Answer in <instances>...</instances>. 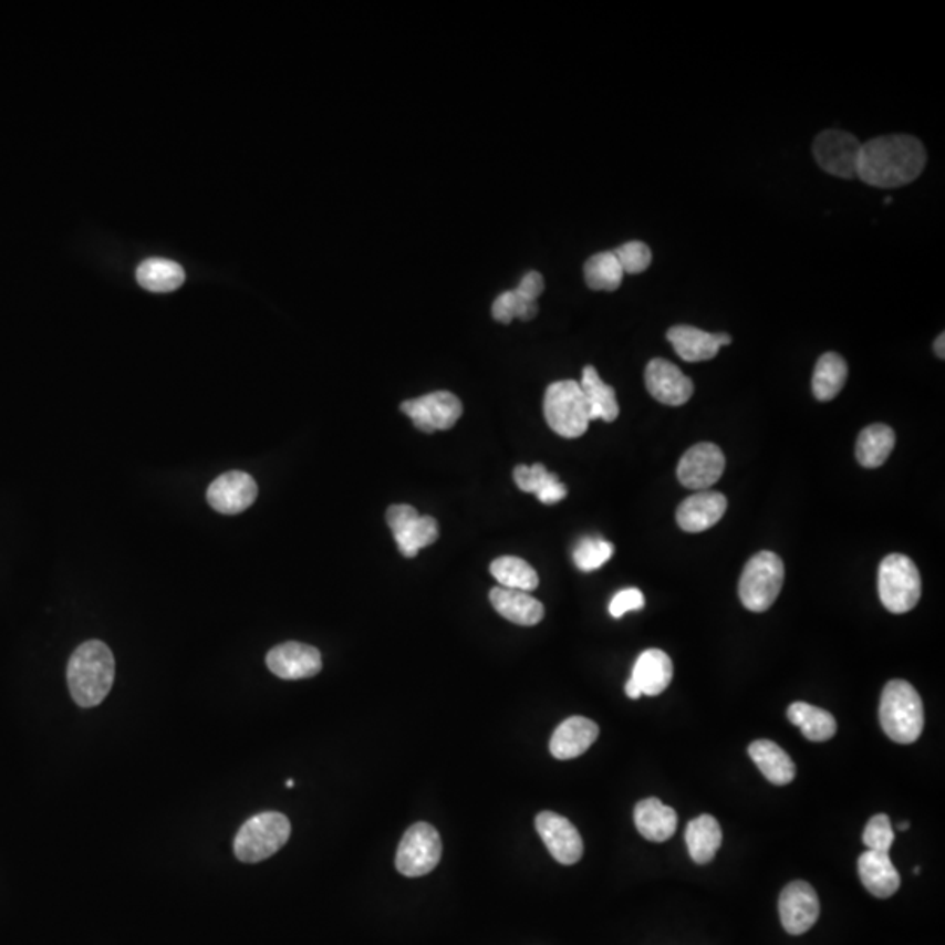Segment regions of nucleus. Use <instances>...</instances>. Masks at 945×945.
Masks as SVG:
<instances>
[{
  "label": "nucleus",
  "instance_id": "obj_26",
  "mask_svg": "<svg viewBox=\"0 0 945 945\" xmlns=\"http://www.w3.org/2000/svg\"><path fill=\"white\" fill-rule=\"evenodd\" d=\"M513 480L522 492L534 494L543 505H557L568 496V489L555 472H550L540 463L517 466L513 469Z\"/></svg>",
  "mask_w": 945,
  "mask_h": 945
},
{
  "label": "nucleus",
  "instance_id": "obj_38",
  "mask_svg": "<svg viewBox=\"0 0 945 945\" xmlns=\"http://www.w3.org/2000/svg\"><path fill=\"white\" fill-rule=\"evenodd\" d=\"M613 252H615L619 263L624 268V273L636 276V273L648 270L650 264H652L653 256L650 247L644 242H637V240L624 243Z\"/></svg>",
  "mask_w": 945,
  "mask_h": 945
},
{
  "label": "nucleus",
  "instance_id": "obj_2",
  "mask_svg": "<svg viewBox=\"0 0 945 945\" xmlns=\"http://www.w3.org/2000/svg\"><path fill=\"white\" fill-rule=\"evenodd\" d=\"M116 664L107 644L86 641L72 653L68 667L69 690L81 707H95L113 688Z\"/></svg>",
  "mask_w": 945,
  "mask_h": 945
},
{
  "label": "nucleus",
  "instance_id": "obj_14",
  "mask_svg": "<svg viewBox=\"0 0 945 945\" xmlns=\"http://www.w3.org/2000/svg\"><path fill=\"white\" fill-rule=\"evenodd\" d=\"M536 830L557 862L574 865L582 860V835L564 816L552 811L540 812L536 816Z\"/></svg>",
  "mask_w": 945,
  "mask_h": 945
},
{
  "label": "nucleus",
  "instance_id": "obj_19",
  "mask_svg": "<svg viewBox=\"0 0 945 945\" xmlns=\"http://www.w3.org/2000/svg\"><path fill=\"white\" fill-rule=\"evenodd\" d=\"M667 340L674 351L688 363L709 361L718 354L719 349L730 345L733 336L728 333H707L694 326H674L667 331Z\"/></svg>",
  "mask_w": 945,
  "mask_h": 945
},
{
  "label": "nucleus",
  "instance_id": "obj_22",
  "mask_svg": "<svg viewBox=\"0 0 945 945\" xmlns=\"http://www.w3.org/2000/svg\"><path fill=\"white\" fill-rule=\"evenodd\" d=\"M674 676L673 661L662 650H646L637 657L632 669V682L636 683L641 694L661 695L671 685Z\"/></svg>",
  "mask_w": 945,
  "mask_h": 945
},
{
  "label": "nucleus",
  "instance_id": "obj_33",
  "mask_svg": "<svg viewBox=\"0 0 945 945\" xmlns=\"http://www.w3.org/2000/svg\"><path fill=\"white\" fill-rule=\"evenodd\" d=\"M490 573L498 580L502 589L522 590L532 592L540 585V578L532 565L520 559V557H499L490 564Z\"/></svg>",
  "mask_w": 945,
  "mask_h": 945
},
{
  "label": "nucleus",
  "instance_id": "obj_3",
  "mask_svg": "<svg viewBox=\"0 0 945 945\" xmlns=\"http://www.w3.org/2000/svg\"><path fill=\"white\" fill-rule=\"evenodd\" d=\"M879 719L886 736L899 745H912L925 727V707L911 683L893 679L884 686Z\"/></svg>",
  "mask_w": 945,
  "mask_h": 945
},
{
  "label": "nucleus",
  "instance_id": "obj_25",
  "mask_svg": "<svg viewBox=\"0 0 945 945\" xmlns=\"http://www.w3.org/2000/svg\"><path fill=\"white\" fill-rule=\"evenodd\" d=\"M749 757L757 764L767 781L778 787L790 785L797 775V767L790 755L772 740L760 739L751 742L748 748Z\"/></svg>",
  "mask_w": 945,
  "mask_h": 945
},
{
  "label": "nucleus",
  "instance_id": "obj_24",
  "mask_svg": "<svg viewBox=\"0 0 945 945\" xmlns=\"http://www.w3.org/2000/svg\"><path fill=\"white\" fill-rule=\"evenodd\" d=\"M634 821H636L637 832L646 841L652 842L669 841L678 829L676 811L655 797L641 800L637 803L636 809H634Z\"/></svg>",
  "mask_w": 945,
  "mask_h": 945
},
{
  "label": "nucleus",
  "instance_id": "obj_13",
  "mask_svg": "<svg viewBox=\"0 0 945 945\" xmlns=\"http://www.w3.org/2000/svg\"><path fill=\"white\" fill-rule=\"evenodd\" d=\"M779 916L782 928L790 935H802L820 917V899L814 887L806 881H793L779 896Z\"/></svg>",
  "mask_w": 945,
  "mask_h": 945
},
{
  "label": "nucleus",
  "instance_id": "obj_21",
  "mask_svg": "<svg viewBox=\"0 0 945 945\" xmlns=\"http://www.w3.org/2000/svg\"><path fill=\"white\" fill-rule=\"evenodd\" d=\"M490 604L498 611L502 619L515 625L532 627L540 624L544 616V606L532 598L529 592L522 590L502 589L496 586L490 590Z\"/></svg>",
  "mask_w": 945,
  "mask_h": 945
},
{
  "label": "nucleus",
  "instance_id": "obj_37",
  "mask_svg": "<svg viewBox=\"0 0 945 945\" xmlns=\"http://www.w3.org/2000/svg\"><path fill=\"white\" fill-rule=\"evenodd\" d=\"M895 842V830L886 814H878L866 823L863 832V844L866 850L875 853L890 854L891 845Z\"/></svg>",
  "mask_w": 945,
  "mask_h": 945
},
{
  "label": "nucleus",
  "instance_id": "obj_35",
  "mask_svg": "<svg viewBox=\"0 0 945 945\" xmlns=\"http://www.w3.org/2000/svg\"><path fill=\"white\" fill-rule=\"evenodd\" d=\"M536 314H538V303L523 298L517 289L499 294L492 305L494 319L501 324H510L513 319L531 321Z\"/></svg>",
  "mask_w": 945,
  "mask_h": 945
},
{
  "label": "nucleus",
  "instance_id": "obj_44",
  "mask_svg": "<svg viewBox=\"0 0 945 945\" xmlns=\"http://www.w3.org/2000/svg\"><path fill=\"white\" fill-rule=\"evenodd\" d=\"M285 787H288V788H293V787H294V781H293V779H289V781H288V782H285Z\"/></svg>",
  "mask_w": 945,
  "mask_h": 945
},
{
  "label": "nucleus",
  "instance_id": "obj_42",
  "mask_svg": "<svg viewBox=\"0 0 945 945\" xmlns=\"http://www.w3.org/2000/svg\"><path fill=\"white\" fill-rule=\"evenodd\" d=\"M944 343H945V335H944V333H941V336H938V339L935 340V354H937V356L941 357V360H944V356H945Z\"/></svg>",
  "mask_w": 945,
  "mask_h": 945
},
{
  "label": "nucleus",
  "instance_id": "obj_4",
  "mask_svg": "<svg viewBox=\"0 0 945 945\" xmlns=\"http://www.w3.org/2000/svg\"><path fill=\"white\" fill-rule=\"evenodd\" d=\"M291 823L281 812H261L247 820L235 837L233 850L240 862L258 863L284 848Z\"/></svg>",
  "mask_w": 945,
  "mask_h": 945
},
{
  "label": "nucleus",
  "instance_id": "obj_32",
  "mask_svg": "<svg viewBox=\"0 0 945 945\" xmlns=\"http://www.w3.org/2000/svg\"><path fill=\"white\" fill-rule=\"evenodd\" d=\"M186 273L176 261L149 258L137 268V281L153 293H170L185 282Z\"/></svg>",
  "mask_w": 945,
  "mask_h": 945
},
{
  "label": "nucleus",
  "instance_id": "obj_10",
  "mask_svg": "<svg viewBox=\"0 0 945 945\" xmlns=\"http://www.w3.org/2000/svg\"><path fill=\"white\" fill-rule=\"evenodd\" d=\"M402 412L423 433L447 432L463 415V403L456 394L436 391L402 403Z\"/></svg>",
  "mask_w": 945,
  "mask_h": 945
},
{
  "label": "nucleus",
  "instance_id": "obj_15",
  "mask_svg": "<svg viewBox=\"0 0 945 945\" xmlns=\"http://www.w3.org/2000/svg\"><path fill=\"white\" fill-rule=\"evenodd\" d=\"M644 382L648 393L664 405L682 406L694 396L692 378L686 377L676 364L661 357L650 361L644 372Z\"/></svg>",
  "mask_w": 945,
  "mask_h": 945
},
{
  "label": "nucleus",
  "instance_id": "obj_16",
  "mask_svg": "<svg viewBox=\"0 0 945 945\" xmlns=\"http://www.w3.org/2000/svg\"><path fill=\"white\" fill-rule=\"evenodd\" d=\"M258 498L255 478L243 471H228L210 484L207 501L214 510L222 515H237L246 511Z\"/></svg>",
  "mask_w": 945,
  "mask_h": 945
},
{
  "label": "nucleus",
  "instance_id": "obj_43",
  "mask_svg": "<svg viewBox=\"0 0 945 945\" xmlns=\"http://www.w3.org/2000/svg\"><path fill=\"white\" fill-rule=\"evenodd\" d=\"M908 827H911V823H908V821H902V823H900L896 829H899L900 832H905V830H908Z\"/></svg>",
  "mask_w": 945,
  "mask_h": 945
},
{
  "label": "nucleus",
  "instance_id": "obj_36",
  "mask_svg": "<svg viewBox=\"0 0 945 945\" xmlns=\"http://www.w3.org/2000/svg\"><path fill=\"white\" fill-rule=\"evenodd\" d=\"M615 553V547L603 538H585L574 547L573 561L580 571H595L603 568Z\"/></svg>",
  "mask_w": 945,
  "mask_h": 945
},
{
  "label": "nucleus",
  "instance_id": "obj_7",
  "mask_svg": "<svg viewBox=\"0 0 945 945\" xmlns=\"http://www.w3.org/2000/svg\"><path fill=\"white\" fill-rule=\"evenodd\" d=\"M878 586L881 603L895 615H904L920 603V571L914 561L902 553H891L881 562Z\"/></svg>",
  "mask_w": 945,
  "mask_h": 945
},
{
  "label": "nucleus",
  "instance_id": "obj_34",
  "mask_svg": "<svg viewBox=\"0 0 945 945\" xmlns=\"http://www.w3.org/2000/svg\"><path fill=\"white\" fill-rule=\"evenodd\" d=\"M583 272L586 285L594 291H616L625 276L613 251L599 252L589 258Z\"/></svg>",
  "mask_w": 945,
  "mask_h": 945
},
{
  "label": "nucleus",
  "instance_id": "obj_27",
  "mask_svg": "<svg viewBox=\"0 0 945 945\" xmlns=\"http://www.w3.org/2000/svg\"><path fill=\"white\" fill-rule=\"evenodd\" d=\"M580 387H582L583 396H585L586 405H589L590 420L613 423L619 418L620 406L616 402L615 390L599 377L598 370L594 366L583 368Z\"/></svg>",
  "mask_w": 945,
  "mask_h": 945
},
{
  "label": "nucleus",
  "instance_id": "obj_8",
  "mask_svg": "<svg viewBox=\"0 0 945 945\" xmlns=\"http://www.w3.org/2000/svg\"><path fill=\"white\" fill-rule=\"evenodd\" d=\"M442 851L444 845L438 830L433 824H412L397 845V872L405 878H423L436 869L442 860Z\"/></svg>",
  "mask_w": 945,
  "mask_h": 945
},
{
  "label": "nucleus",
  "instance_id": "obj_5",
  "mask_svg": "<svg viewBox=\"0 0 945 945\" xmlns=\"http://www.w3.org/2000/svg\"><path fill=\"white\" fill-rule=\"evenodd\" d=\"M543 412L550 429L562 438H580L592 423L580 382H553L544 393Z\"/></svg>",
  "mask_w": 945,
  "mask_h": 945
},
{
  "label": "nucleus",
  "instance_id": "obj_20",
  "mask_svg": "<svg viewBox=\"0 0 945 945\" xmlns=\"http://www.w3.org/2000/svg\"><path fill=\"white\" fill-rule=\"evenodd\" d=\"M599 736L598 724L583 716H571L555 728L550 739V754L557 760H571L585 754Z\"/></svg>",
  "mask_w": 945,
  "mask_h": 945
},
{
  "label": "nucleus",
  "instance_id": "obj_1",
  "mask_svg": "<svg viewBox=\"0 0 945 945\" xmlns=\"http://www.w3.org/2000/svg\"><path fill=\"white\" fill-rule=\"evenodd\" d=\"M926 167L925 146L912 135H883L862 144L858 179L874 188L911 185Z\"/></svg>",
  "mask_w": 945,
  "mask_h": 945
},
{
  "label": "nucleus",
  "instance_id": "obj_41",
  "mask_svg": "<svg viewBox=\"0 0 945 945\" xmlns=\"http://www.w3.org/2000/svg\"><path fill=\"white\" fill-rule=\"evenodd\" d=\"M625 694H627L629 699L634 700L640 699L641 695H643L640 688H637L636 683L632 682V679L625 683Z\"/></svg>",
  "mask_w": 945,
  "mask_h": 945
},
{
  "label": "nucleus",
  "instance_id": "obj_18",
  "mask_svg": "<svg viewBox=\"0 0 945 945\" xmlns=\"http://www.w3.org/2000/svg\"><path fill=\"white\" fill-rule=\"evenodd\" d=\"M727 507L728 502L724 494L716 490H699L679 505L676 520L683 531H707L721 520Z\"/></svg>",
  "mask_w": 945,
  "mask_h": 945
},
{
  "label": "nucleus",
  "instance_id": "obj_29",
  "mask_svg": "<svg viewBox=\"0 0 945 945\" xmlns=\"http://www.w3.org/2000/svg\"><path fill=\"white\" fill-rule=\"evenodd\" d=\"M895 432L886 424H874L860 433L856 444V459L863 468H879L886 463L895 448Z\"/></svg>",
  "mask_w": 945,
  "mask_h": 945
},
{
  "label": "nucleus",
  "instance_id": "obj_31",
  "mask_svg": "<svg viewBox=\"0 0 945 945\" xmlns=\"http://www.w3.org/2000/svg\"><path fill=\"white\" fill-rule=\"evenodd\" d=\"M848 381V363L835 352H827L816 363L812 375V393L820 402H832L844 390Z\"/></svg>",
  "mask_w": 945,
  "mask_h": 945
},
{
  "label": "nucleus",
  "instance_id": "obj_11",
  "mask_svg": "<svg viewBox=\"0 0 945 945\" xmlns=\"http://www.w3.org/2000/svg\"><path fill=\"white\" fill-rule=\"evenodd\" d=\"M862 143L854 135L842 131H824L812 144L816 162L829 172L830 176L841 179L858 177V159Z\"/></svg>",
  "mask_w": 945,
  "mask_h": 945
},
{
  "label": "nucleus",
  "instance_id": "obj_30",
  "mask_svg": "<svg viewBox=\"0 0 945 945\" xmlns=\"http://www.w3.org/2000/svg\"><path fill=\"white\" fill-rule=\"evenodd\" d=\"M788 719L800 728L806 739L823 742L837 733V721L829 712L808 703H793L788 707Z\"/></svg>",
  "mask_w": 945,
  "mask_h": 945
},
{
  "label": "nucleus",
  "instance_id": "obj_9",
  "mask_svg": "<svg viewBox=\"0 0 945 945\" xmlns=\"http://www.w3.org/2000/svg\"><path fill=\"white\" fill-rule=\"evenodd\" d=\"M385 520L393 531L397 550L408 559L438 540V522L433 517L418 513L411 505H394L385 513Z\"/></svg>",
  "mask_w": 945,
  "mask_h": 945
},
{
  "label": "nucleus",
  "instance_id": "obj_39",
  "mask_svg": "<svg viewBox=\"0 0 945 945\" xmlns=\"http://www.w3.org/2000/svg\"><path fill=\"white\" fill-rule=\"evenodd\" d=\"M644 595L640 589L620 590L615 598L611 599L610 615L613 619H622L629 611L643 610Z\"/></svg>",
  "mask_w": 945,
  "mask_h": 945
},
{
  "label": "nucleus",
  "instance_id": "obj_40",
  "mask_svg": "<svg viewBox=\"0 0 945 945\" xmlns=\"http://www.w3.org/2000/svg\"><path fill=\"white\" fill-rule=\"evenodd\" d=\"M517 291H519L523 298L531 300V302H538V298H540L541 293L544 291L543 276L538 272L526 273L522 281H520L519 288H517Z\"/></svg>",
  "mask_w": 945,
  "mask_h": 945
},
{
  "label": "nucleus",
  "instance_id": "obj_23",
  "mask_svg": "<svg viewBox=\"0 0 945 945\" xmlns=\"http://www.w3.org/2000/svg\"><path fill=\"white\" fill-rule=\"evenodd\" d=\"M858 874L863 886L878 899H890L899 891L900 874L890 854L866 850L858 860Z\"/></svg>",
  "mask_w": 945,
  "mask_h": 945
},
{
  "label": "nucleus",
  "instance_id": "obj_6",
  "mask_svg": "<svg viewBox=\"0 0 945 945\" xmlns=\"http://www.w3.org/2000/svg\"><path fill=\"white\" fill-rule=\"evenodd\" d=\"M785 583V564L775 552H760L749 559L739 580L742 606L764 613L776 603Z\"/></svg>",
  "mask_w": 945,
  "mask_h": 945
},
{
  "label": "nucleus",
  "instance_id": "obj_17",
  "mask_svg": "<svg viewBox=\"0 0 945 945\" xmlns=\"http://www.w3.org/2000/svg\"><path fill=\"white\" fill-rule=\"evenodd\" d=\"M267 665L268 669L282 679L293 682V679L312 678L321 673V652L310 644L289 641L270 650L267 655Z\"/></svg>",
  "mask_w": 945,
  "mask_h": 945
},
{
  "label": "nucleus",
  "instance_id": "obj_12",
  "mask_svg": "<svg viewBox=\"0 0 945 945\" xmlns=\"http://www.w3.org/2000/svg\"><path fill=\"white\" fill-rule=\"evenodd\" d=\"M725 471V456L715 444H697L683 454L678 480L686 489L706 490L715 486Z\"/></svg>",
  "mask_w": 945,
  "mask_h": 945
},
{
  "label": "nucleus",
  "instance_id": "obj_28",
  "mask_svg": "<svg viewBox=\"0 0 945 945\" xmlns=\"http://www.w3.org/2000/svg\"><path fill=\"white\" fill-rule=\"evenodd\" d=\"M686 845L692 860L699 865L712 862L724 841L718 821L709 814L699 816L688 823L685 832Z\"/></svg>",
  "mask_w": 945,
  "mask_h": 945
}]
</instances>
